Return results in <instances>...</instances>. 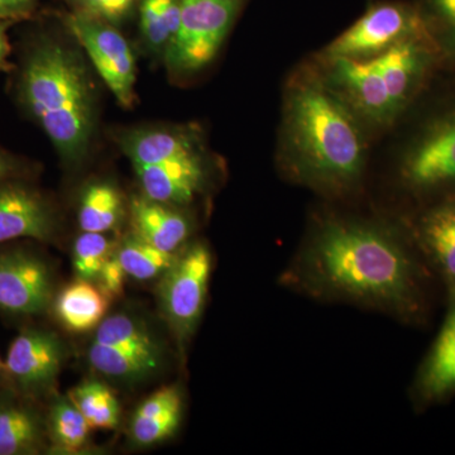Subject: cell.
Instances as JSON below:
<instances>
[{"instance_id": "21", "label": "cell", "mask_w": 455, "mask_h": 455, "mask_svg": "<svg viewBox=\"0 0 455 455\" xmlns=\"http://www.w3.org/2000/svg\"><path fill=\"white\" fill-rule=\"evenodd\" d=\"M419 391L425 400L455 394V307L421 370Z\"/></svg>"}, {"instance_id": "4", "label": "cell", "mask_w": 455, "mask_h": 455, "mask_svg": "<svg viewBox=\"0 0 455 455\" xmlns=\"http://www.w3.org/2000/svg\"><path fill=\"white\" fill-rule=\"evenodd\" d=\"M397 176L412 196H455V92L416 123L401 149Z\"/></svg>"}, {"instance_id": "8", "label": "cell", "mask_w": 455, "mask_h": 455, "mask_svg": "<svg viewBox=\"0 0 455 455\" xmlns=\"http://www.w3.org/2000/svg\"><path fill=\"white\" fill-rule=\"evenodd\" d=\"M212 274V254L196 243L178 254L158 284L161 311L180 346L196 333L205 307Z\"/></svg>"}, {"instance_id": "18", "label": "cell", "mask_w": 455, "mask_h": 455, "mask_svg": "<svg viewBox=\"0 0 455 455\" xmlns=\"http://www.w3.org/2000/svg\"><path fill=\"white\" fill-rule=\"evenodd\" d=\"M415 235L455 293V196L425 209L416 221Z\"/></svg>"}, {"instance_id": "6", "label": "cell", "mask_w": 455, "mask_h": 455, "mask_svg": "<svg viewBox=\"0 0 455 455\" xmlns=\"http://www.w3.org/2000/svg\"><path fill=\"white\" fill-rule=\"evenodd\" d=\"M244 0H184L181 20L164 55L175 76L199 73L211 64L226 41Z\"/></svg>"}, {"instance_id": "23", "label": "cell", "mask_w": 455, "mask_h": 455, "mask_svg": "<svg viewBox=\"0 0 455 455\" xmlns=\"http://www.w3.org/2000/svg\"><path fill=\"white\" fill-rule=\"evenodd\" d=\"M124 217L121 191L110 182H94L86 187L80 199L77 221L83 232L108 233Z\"/></svg>"}, {"instance_id": "10", "label": "cell", "mask_w": 455, "mask_h": 455, "mask_svg": "<svg viewBox=\"0 0 455 455\" xmlns=\"http://www.w3.org/2000/svg\"><path fill=\"white\" fill-rule=\"evenodd\" d=\"M64 22L116 101L122 107L133 106L136 57L118 27L73 12L65 17Z\"/></svg>"}, {"instance_id": "1", "label": "cell", "mask_w": 455, "mask_h": 455, "mask_svg": "<svg viewBox=\"0 0 455 455\" xmlns=\"http://www.w3.org/2000/svg\"><path fill=\"white\" fill-rule=\"evenodd\" d=\"M284 281L316 298L405 317L416 315L423 302L418 267L403 239L370 221H320Z\"/></svg>"}, {"instance_id": "17", "label": "cell", "mask_w": 455, "mask_h": 455, "mask_svg": "<svg viewBox=\"0 0 455 455\" xmlns=\"http://www.w3.org/2000/svg\"><path fill=\"white\" fill-rule=\"evenodd\" d=\"M131 218L134 235L164 252L178 253L191 233L190 220L176 206L145 196L132 200Z\"/></svg>"}, {"instance_id": "34", "label": "cell", "mask_w": 455, "mask_h": 455, "mask_svg": "<svg viewBox=\"0 0 455 455\" xmlns=\"http://www.w3.org/2000/svg\"><path fill=\"white\" fill-rule=\"evenodd\" d=\"M3 371H4V367H3L2 358H0V376H2Z\"/></svg>"}, {"instance_id": "13", "label": "cell", "mask_w": 455, "mask_h": 455, "mask_svg": "<svg viewBox=\"0 0 455 455\" xmlns=\"http://www.w3.org/2000/svg\"><path fill=\"white\" fill-rule=\"evenodd\" d=\"M59 220L47 197L20 179L0 181V244L18 238L50 242Z\"/></svg>"}, {"instance_id": "15", "label": "cell", "mask_w": 455, "mask_h": 455, "mask_svg": "<svg viewBox=\"0 0 455 455\" xmlns=\"http://www.w3.org/2000/svg\"><path fill=\"white\" fill-rule=\"evenodd\" d=\"M118 145L133 167L204 154L199 132L193 127H140L118 134Z\"/></svg>"}, {"instance_id": "9", "label": "cell", "mask_w": 455, "mask_h": 455, "mask_svg": "<svg viewBox=\"0 0 455 455\" xmlns=\"http://www.w3.org/2000/svg\"><path fill=\"white\" fill-rule=\"evenodd\" d=\"M315 64L328 85L364 127L383 130L400 119L392 106L377 57L370 60L317 57Z\"/></svg>"}, {"instance_id": "32", "label": "cell", "mask_w": 455, "mask_h": 455, "mask_svg": "<svg viewBox=\"0 0 455 455\" xmlns=\"http://www.w3.org/2000/svg\"><path fill=\"white\" fill-rule=\"evenodd\" d=\"M25 164L13 155L0 148V181L4 180L20 179L25 173Z\"/></svg>"}, {"instance_id": "16", "label": "cell", "mask_w": 455, "mask_h": 455, "mask_svg": "<svg viewBox=\"0 0 455 455\" xmlns=\"http://www.w3.org/2000/svg\"><path fill=\"white\" fill-rule=\"evenodd\" d=\"M20 394H0V455H36L46 449V418Z\"/></svg>"}, {"instance_id": "24", "label": "cell", "mask_w": 455, "mask_h": 455, "mask_svg": "<svg viewBox=\"0 0 455 455\" xmlns=\"http://www.w3.org/2000/svg\"><path fill=\"white\" fill-rule=\"evenodd\" d=\"M184 0H140V29L146 49L164 57L178 33Z\"/></svg>"}, {"instance_id": "25", "label": "cell", "mask_w": 455, "mask_h": 455, "mask_svg": "<svg viewBox=\"0 0 455 455\" xmlns=\"http://www.w3.org/2000/svg\"><path fill=\"white\" fill-rule=\"evenodd\" d=\"M68 398L92 430H113L118 427L121 406L114 392L104 383L84 382L68 392Z\"/></svg>"}, {"instance_id": "33", "label": "cell", "mask_w": 455, "mask_h": 455, "mask_svg": "<svg viewBox=\"0 0 455 455\" xmlns=\"http://www.w3.org/2000/svg\"><path fill=\"white\" fill-rule=\"evenodd\" d=\"M12 23H13L12 20H0V71H4V73L13 70V65L9 60L12 47L8 37V29Z\"/></svg>"}, {"instance_id": "11", "label": "cell", "mask_w": 455, "mask_h": 455, "mask_svg": "<svg viewBox=\"0 0 455 455\" xmlns=\"http://www.w3.org/2000/svg\"><path fill=\"white\" fill-rule=\"evenodd\" d=\"M65 361V347L52 331L28 328L8 350L4 371L20 396L37 400L49 396Z\"/></svg>"}, {"instance_id": "30", "label": "cell", "mask_w": 455, "mask_h": 455, "mask_svg": "<svg viewBox=\"0 0 455 455\" xmlns=\"http://www.w3.org/2000/svg\"><path fill=\"white\" fill-rule=\"evenodd\" d=\"M124 268H123L121 260L116 257V252L109 257L106 265L101 268L100 274L97 278V286L109 300L118 298L124 290L125 278H127Z\"/></svg>"}, {"instance_id": "3", "label": "cell", "mask_w": 455, "mask_h": 455, "mask_svg": "<svg viewBox=\"0 0 455 455\" xmlns=\"http://www.w3.org/2000/svg\"><path fill=\"white\" fill-rule=\"evenodd\" d=\"M18 100L68 164L88 155L95 130V92L83 57L49 35L33 38L23 53Z\"/></svg>"}, {"instance_id": "7", "label": "cell", "mask_w": 455, "mask_h": 455, "mask_svg": "<svg viewBox=\"0 0 455 455\" xmlns=\"http://www.w3.org/2000/svg\"><path fill=\"white\" fill-rule=\"evenodd\" d=\"M412 38L434 40L429 20L421 5L381 3L368 9L357 22L338 36L317 57L370 60Z\"/></svg>"}, {"instance_id": "20", "label": "cell", "mask_w": 455, "mask_h": 455, "mask_svg": "<svg viewBox=\"0 0 455 455\" xmlns=\"http://www.w3.org/2000/svg\"><path fill=\"white\" fill-rule=\"evenodd\" d=\"M109 299L92 281L79 280L65 287L55 301V313L66 329L92 331L107 315Z\"/></svg>"}, {"instance_id": "2", "label": "cell", "mask_w": 455, "mask_h": 455, "mask_svg": "<svg viewBox=\"0 0 455 455\" xmlns=\"http://www.w3.org/2000/svg\"><path fill=\"white\" fill-rule=\"evenodd\" d=\"M363 128L316 64L299 68L284 88L280 143L284 173L324 196L355 193L367 167Z\"/></svg>"}, {"instance_id": "12", "label": "cell", "mask_w": 455, "mask_h": 455, "mask_svg": "<svg viewBox=\"0 0 455 455\" xmlns=\"http://www.w3.org/2000/svg\"><path fill=\"white\" fill-rule=\"evenodd\" d=\"M51 268L25 250L0 253V310L13 315H37L53 300Z\"/></svg>"}, {"instance_id": "5", "label": "cell", "mask_w": 455, "mask_h": 455, "mask_svg": "<svg viewBox=\"0 0 455 455\" xmlns=\"http://www.w3.org/2000/svg\"><path fill=\"white\" fill-rule=\"evenodd\" d=\"M164 359L163 341L142 317L131 313L104 317L88 348L89 363L98 373L128 386L160 372Z\"/></svg>"}, {"instance_id": "19", "label": "cell", "mask_w": 455, "mask_h": 455, "mask_svg": "<svg viewBox=\"0 0 455 455\" xmlns=\"http://www.w3.org/2000/svg\"><path fill=\"white\" fill-rule=\"evenodd\" d=\"M182 396L173 386L146 398L132 416L131 439L137 447H152L171 438L181 423Z\"/></svg>"}, {"instance_id": "22", "label": "cell", "mask_w": 455, "mask_h": 455, "mask_svg": "<svg viewBox=\"0 0 455 455\" xmlns=\"http://www.w3.org/2000/svg\"><path fill=\"white\" fill-rule=\"evenodd\" d=\"M47 438L57 454H79L89 445L92 427L68 396H56L46 418Z\"/></svg>"}, {"instance_id": "29", "label": "cell", "mask_w": 455, "mask_h": 455, "mask_svg": "<svg viewBox=\"0 0 455 455\" xmlns=\"http://www.w3.org/2000/svg\"><path fill=\"white\" fill-rule=\"evenodd\" d=\"M140 0H65L73 13L121 27Z\"/></svg>"}, {"instance_id": "31", "label": "cell", "mask_w": 455, "mask_h": 455, "mask_svg": "<svg viewBox=\"0 0 455 455\" xmlns=\"http://www.w3.org/2000/svg\"><path fill=\"white\" fill-rule=\"evenodd\" d=\"M38 0H0V20H22L35 9Z\"/></svg>"}, {"instance_id": "14", "label": "cell", "mask_w": 455, "mask_h": 455, "mask_svg": "<svg viewBox=\"0 0 455 455\" xmlns=\"http://www.w3.org/2000/svg\"><path fill=\"white\" fill-rule=\"evenodd\" d=\"M134 171L143 196L172 206H184L193 202L208 180L205 152L166 163L136 166Z\"/></svg>"}, {"instance_id": "26", "label": "cell", "mask_w": 455, "mask_h": 455, "mask_svg": "<svg viewBox=\"0 0 455 455\" xmlns=\"http://www.w3.org/2000/svg\"><path fill=\"white\" fill-rule=\"evenodd\" d=\"M116 257L121 260L127 276L137 281H149L163 276L175 262L178 253L164 252L147 243L132 233L116 247Z\"/></svg>"}, {"instance_id": "28", "label": "cell", "mask_w": 455, "mask_h": 455, "mask_svg": "<svg viewBox=\"0 0 455 455\" xmlns=\"http://www.w3.org/2000/svg\"><path fill=\"white\" fill-rule=\"evenodd\" d=\"M421 8L442 53L443 68H455V0H425Z\"/></svg>"}, {"instance_id": "27", "label": "cell", "mask_w": 455, "mask_h": 455, "mask_svg": "<svg viewBox=\"0 0 455 455\" xmlns=\"http://www.w3.org/2000/svg\"><path fill=\"white\" fill-rule=\"evenodd\" d=\"M116 251V245L107 233L83 232L74 244L73 262L77 278L95 283Z\"/></svg>"}]
</instances>
